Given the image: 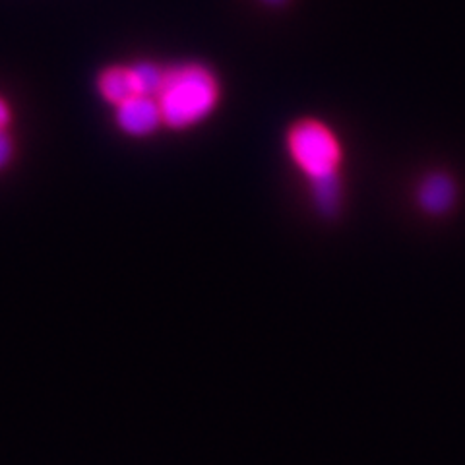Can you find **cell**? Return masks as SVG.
<instances>
[{
	"label": "cell",
	"instance_id": "1",
	"mask_svg": "<svg viewBox=\"0 0 465 465\" xmlns=\"http://www.w3.org/2000/svg\"><path fill=\"white\" fill-rule=\"evenodd\" d=\"M223 97L217 72L200 61H184L165 68L155 95L163 124L171 130H191L206 123L220 109Z\"/></svg>",
	"mask_w": 465,
	"mask_h": 465
},
{
	"label": "cell",
	"instance_id": "2",
	"mask_svg": "<svg viewBox=\"0 0 465 465\" xmlns=\"http://www.w3.org/2000/svg\"><path fill=\"white\" fill-rule=\"evenodd\" d=\"M285 150L307 183L343 174V142L328 123L314 116H302L289 124Z\"/></svg>",
	"mask_w": 465,
	"mask_h": 465
},
{
	"label": "cell",
	"instance_id": "3",
	"mask_svg": "<svg viewBox=\"0 0 465 465\" xmlns=\"http://www.w3.org/2000/svg\"><path fill=\"white\" fill-rule=\"evenodd\" d=\"M415 200L425 215L444 217L458 202V183L446 171H432L419 181Z\"/></svg>",
	"mask_w": 465,
	"mask_h": 465
},
{
	"label": "cell",
	"instance_id": "4",
	"mask_svg": "<svg viewBox=\"0 0 465 465\" xmlns=\"http://www.w3.org/2000/svg\"><path fill=\"white\" fill-rule=\"evenodd\" d=\"M116 124L124 134L143 138L153 134L163 124L157 99L150 95H136L116 107Z\"/></svg>",
	"mask_w": 465,
	"mask_h": 465
},
{
	"label": "cell",
	"instance_id": "5",
	"mask_svg": "<svg viewBox=\"0 0 465 465\" xmlns=\"http://www.w3.org/2000/svg\"><path fill=\"white\" fill-rule=\"evenodd\" d=\"M309 191L314 210L326 217V220H333V217L341 213L345 200L343 174H333V177L312 181L309 183Z\"/></svg>",
	"mask_w": 465,
	"mask_h": 465
},
{
	"label": "cell",
	"instance_id": "6",
	"mask_svg": "<svg viewBox=\"0 0 465 465\" xmlns=\"http://www.w3.org/2000/svg\"><path fill=\"white\" fill-rule=\"evenodd\" d=\"M97 85H99L101 95H104L114 107L123 105L124 101L133 99L136 95H142L133 66H128V68L113 66V68L105 70L104 74L99 76Z\"/></svg>",
	"mask_w": 465,
	"mask_h": 465
},
{
	"label": "cell",
	"instance_id": "7",
	"mask_svg": "<svg viewBox=\"0 0 465 465\" xmlns=\"http://www.w3.org/2000/svg\"><path fill=\"white\" fill-rule=\"evenodd\" d=\"M10 153H12V145H10V140L6 134L0 133V167H3L8 159H10Z\"/></svg>",
	"mask_w": 465,
	"mask_h": 465
},
{
	"label": "cell",
	"instance_id": "8",
	"mask_svg": "<svg viewBox=\"0 0 465 465\" xmlns=\"http://www.w3.org/2000/svg\"><path fill=\"white\" fill-rule=\"evenodd\" d=\"M8 123V107L5 105V101L0 99V128Z\"/></svg>",
	"mask_w": 465,
	"mask_h": 465
},
{
	"label": "cell",
	"instance_id": "9",
	"mask_svg": "<svg viewBox=\"0 0 465 465\" xmlns=\"http://www.w3.org/2000/svg\"><path fill=\"white\" fill-rule=\"evenodd\" d=\"M260 3H264L266 6H272V8H280V6L287 5L289 0H260Z\"/></svg>",
	"mask_w": 465,
	"mask_h": 465
}]
</instances>
